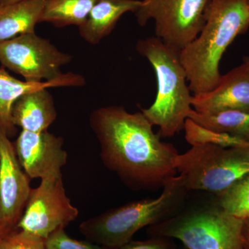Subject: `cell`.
<instances>
[{"mask_svg": "<svg viewBox=\"0 0 249 249\" xmlns=\"http://www.w3.org/2000/svg\"><path fill=\"white\" fill-rule=\"evenodd\" d=\"M79 214L64 187L62 175L41 179L31 190L17 228L47 239L59 229H65Z\"/></svg>", "mask_w": 249, "mask_h": 249, "instance_id": "obj_9", "label": "cell"}, {"mask_svg": "<svg viewBox=\"0 0 249 249\" xmlns=\"http://www.w3.org/2000/svg\"><path fill=\"white\" fill-rule=\"evenodd\" d=\"M1 0H0V2H1Z\"/></svg>", "mask_w": 249, "mask_h": 249, "instance_id": "obj_28", "label": "cell"}, {"mask_svg": "<svg viewBox=\"0 0 249 249\" xmlns=\"http://www.w3.org/2000/svg\"><path fill=\"white\" fill-rule=\"evenodd\" d=\"M244 58H245L246 59V60H248V61H249V56H245V57H244Z\"/></svg>", "mask_w": 249, "mask_h": 249, "instance_id": "obj_27", "label": "cell"}, {"mask_svg": "<svg viewBox=\"0 0 249 249\" xmlns=\"http://www.w3.org/2000/svg\"><path fill=\"white\" fill-rule=\"evenodd\" d=\"M173 239L164 237H150L147 240L129 241L120 249H177Z\"/></svg>", "mask_w": 249, "mask_h": 249, "instance_id": "obj_23", "label": "cell"}, {"mask_svg": "<svg viewBox=\"0 0 249 249\" xmlns=\"http://www.w3.org/2000/svg\"><path fill=\"white\" fill-rule=\"evenodd\" d=\"M175 165L188 191L218 194L249 173V145H195L178 155Z\"/></svg>", "mask_w": 249, "mask_h": 249, "instance_id": "obj_6", "label": "cell"}, {"mask_svg": "<svg viewBox=\"0 0 249 249\" xmlns=\"http://www.w3.org/2000/svg\"><path fill=\"white\" fill-rule=\"evenodd\" d=\"M209 194L189 195L178 213L147 227V235L177 239L187 249H244V220L228 214Z\"/></svg>", "mask_w": 249, "mask_h": 249, "instance_id": "obj_4", "label": "cell"}, {"mask_svg": "<svg viewBox=\"0 0 249 249\" xmlns=\"http://www.w3.org/2000/svg\"><path fill=\"white\" fill-rule=\"evenodd\" d=\"M47 249H106L101 246L87 241H80L70 237L65 229H59L45 239Z\"/></svg>", "mask_w": 249, "mask_h": 249, "instance_id": "obj_22", "label": "cell"}, {"mask_svg": "<svg viewBox=\"0 0 249 249\" xmlns=\"http://www.w3.org/2000/svg\"><path fill=\"white\" fill-rule=\"evenodd\" d=\"M0 249H47L45 239L17 228L0 240Z\"/></svg>", "mask_w": 249, "mask_h": 249, "instance_id": "obj_21", "label": "cell"}, {"mask_svg": "<svg viewBox=\"0 0 249 249\" xmlns=\"http://www.w3.org/2000/svg\"><path fill=\"white\" fill-rule=\"evenodd\" d=\"M192 107L200 113L249 111V61L244 58L240 66L221 76L214 89L193 96Z\"/></svg>", "mask_w": 249, "mask_h": 249, "instance_id": "obj_12", "label": "cell"}, {"mask_svg": "<svg viewBox=\"0 0 249 249\" xmlns=\"http://www.w3.org/2000/svg\"><path fill=\"white\" fill-rule=\"evenodd\" d=\"M15 149L0 125V220L17 227L32 188Z\"/></svg>", "mask_w": 249, "mask_h": 249, "instance_id": "obj_10", "label": "cell"}, {"mask_svg": "<svg viewBox=\"0 0 249 249\" xmlns=\"http://www.w3.org/2000/svg\"><path fill=\"white\" fill-rule=\"evenodd\" d=\"M85 83L84 78L73 73H65L58 79L41 83H31L14 78L4 67H0V125L9 138L14 137L17 128L11 119L15 101L24 93L42 88L79 87Z\"/></svg>", "mask_w": 249, "mask_h": 249, "instance_id": "obj_13", "label": "cell"}, {"mask_svg": "<svg viewBox=\"0 0 249 249\" xmlns=\"http://www.w3.org/2000/svg\"><path fill=\"white\" fill-rule=\"evenodd\" d=\"M213 196L218 205L228 214L242 220L249 219V173Z\"/></svg>", "mask_w": 249, "mask_h": 249, "instance_id": "obj_19", "label": "cell"}, {"mask_svg": "<svg viewBox=\"0 0 249 249\" xmlns=\"http://www.w3.org/2000/svg\"><path fill=\"white\" fill-rule=\"evenodd\" d=\"M249 28V0H214L202 30L179 52L193 96L214 89L222 75L219 62L229 46Z\"/></svg>", "mask_w": 249, "mask_h": 249, "instance_id": "obj_2", "label": "cell"}, {"mask_svg": "<svg viewBox=\"0 0 249 249\" xmlns=\"http://www.w3.org/2000/svg\"><path fill=\"white\" fill-rule=\"evenodd\" d=\"M140 0H97L85 22L80 26L79 34L91 45H97L112 32L120 18L126 13H135Z\"/></svg>", "mask_w": 249, "mask_h": 249, "instance_id": "obj_15", "label": "cell"}, {"mask_svg": "<svg viewBox=\"0 0 249 249\" xmlns=\"http://www.w3.org/2000/svg\"><path fill=\"white\" fill-rule=\"evenodd\" d=\"M63 144L62 137L48 130H22L14 145L19 163L31 179H43L62 175V169L68 157Z\"/></svg>", "mask_w": 249, "mask_h": 249, "instance_id": "obj_11", "label": "cell"}, {"mask_svg": "<svg viewBox=\"0 0 249 249\" xmlns=\"http://www.w3.org/2000/svg\"><path fill=\"white\" fill-rule=\"evenodd\" d=\"M243 245L244 249H249V219L244 220Z\"/></svg>", "mask_w": 249, "mask_h": 249, "instance_id": "obj_25", "label": "cell"}, {"mask_svg": "<svg viewBox=\"0 0 249 249\" xmlns=\"http://www.w3.org/2000/svg\"><path fill=\"white\" fill-rule=\"evenodd\" d=\"M97 0H47L40 22L62 28L79 27L86 20Z\"/></svg>", "mask_w": 249, "mask_h": 249, "instance_id": "obj_18", "label": "cell"}, {"mask_svg": "<svg viewBox=\"0 0 249 249\" xmlns=\"http://www.w3.org/2000/svg\"><path fill=\"white\" fill-rule=\"evenodd\" d=\"M185 138L192 146L201 145H215L222 147H235L249 144L229 134L220 133L203 127L188 118L185 121Z\"/></svg>", "mask_w": 249, "mask_h": 249, "instance_id": "obj_20", "label": "cell"}, {"mask_svg": "<svg viewBox=\"0 0 249 249\" xmlns=\"http://www.w3.org/2000/svg\"><path fill=\"white\" fill-rule=\"evenodd\" d=\"M47 89L42 88L24 93L15 101L11 119L16 127L32 132L48 130L56 120L57 111L53 96Z\"/></svg>", "mask_w": 249, "mask_h": 249, "instance_id": "obj_14", "label": "cell"}, {"mask_svg": "<svg viewBox=\"0 0 249 249\" xmlns=\"http://www.w3.org/2000/svg\"><path fill=\"white\" fill-rule=\"evenodd\" d=\"M214 0H142L135 12L139 25L155 21L156 37L180 51L202 30Z\"/></svg>", "mask_w": 249, "mask_h": 249, "instance_id": "obj_7", "label": "cell"}, {"mask_svg": "<svg viewBox=\"0 0 249 249\" xmlns=\"http://www.w3.org/2000/svg\"><path fill=\"white\" fill-rule=\"evenodd\" d=\"M16 229H17V227L11 225L9 223L0 220V240Z\"/></svg>", "mask_w": 249, "mask_h": 249, "instance_id": "obj_24", "label": "cell"}, {"mask_svg": "<svg viewBox=\"0 0 249 249\" xmlns=\"http://www.w3.org/2000/svg\"><path fill=\"white\" fill-rule=\"evenodd\" d=\"M136 50L151 64L157 80L155 102L142 109V112L152 125L158 126L161 139L171 138L183 129L193 109V96L180 61V52L156 36L139 40Z\"/></svg>", "mask_w": 249, "mask_h": 249, "instance_id": "obj_5", "label": "cell"}, {"mask_svg": "<svg viewBox=\"0 0 249 249\" xmlns=\"http://www.w3.org/2000/svg\"><path fill=\"white\" fill-rule=\"evenodd\" d=\"M47 0H22L0 6V43L35 32Z\"/></svg>", "mask_w": 249, "mask_h": 249, "instance_id": "obj_16", "label": "cell"}, {"mask_svg": "<svg viewBox=\"0 0 249 249\" xmlns=\"http://www.w3.org/2000/svg\"><path fill=\"white\" fill-rule=\"evenodd\" d=\"M89 124L103 164L132 191L162 190L178 175V150L162 142L142 111L130 113L119 106L98 108L90 114Z\"/></svg>", "mask_w": 249, "mask_h": 249, "instance_id": "obj_1", "label": "cell"}, {"mask_svg": "<svg viewBox=\"0 0 249 249\" xmlns=\"http://www.w3.org/2000/svg\"><path fill=\"white\" fill-rule=\"evenodd\" d=\"M188 118L203 127L229 134L249 144V111L200 113L192 109Z\"/></svg>", "mask_w": 249, "mask_h": 249, "instance_id": "obj_17", "label": "cell"}, {"mask_svg": "<svg viewBox=\"0 0 249 249\" xmlns=\"http://www.w3.org/2000/svg\"><path fill=\"white\" fill-rule=\"evenodd\" d=\"M183 178H170L160 196L130 201L87 219L80 224L87 240L106 249H120L144 227L155 225L178 213L189 196Z\"/></svg>", "mask_w": 249, "mask_h": 249, "instance_id": "obj_3", "label": "cell"}, {"mask_svg": "<svg viewBox=\"0 0 249 249\" xmlns=\"http://www.w3.org/2000/svg\"><path fill=\"white\" fill-rule=\"evenodd\" d=\"M19 1H22V0H1V2H0V6L12 4V3L18 2Z\"/></svg>", "mask_w": 249, "mask_h": 249, "instance_id": "obj_26", "label": "cell"}, {"mask_svg": "<svg viewBox=\"0 0 249 249\" xmlns=\"http://www.w3.org/2000/svg\"><path fill=\"white\" fill-rule=\"evenodd\" d=\"M47 39L36 32L23 34L0 43V64L20 75L24 81L41 83L58 79L65 73L61 67L72 61Z\"/></svg>", "mask_w": 249, "mask_h": 249, "instance_id": "obj_8", "label": "cell"}]
</instances>
